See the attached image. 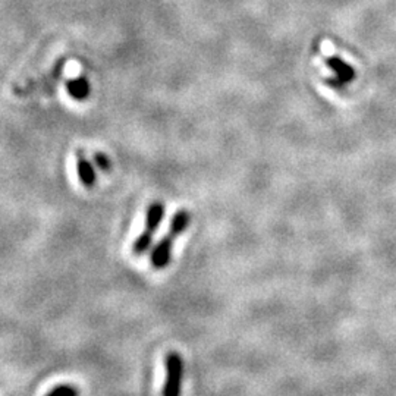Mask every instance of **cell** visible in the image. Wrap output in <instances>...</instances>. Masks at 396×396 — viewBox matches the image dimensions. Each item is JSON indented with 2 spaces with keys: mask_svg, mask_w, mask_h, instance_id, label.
Listing matches in <instances>:
<instances>
[{
  "mask_svg": "<svg viewBox=\"0 0 396 396\" xmlns=\"http://www.w3.org/2000/svg\"><path fill=\"white\" fill-rule=\"evenodd\" d=\"M166 379L163 385V396H181L184 379V359L178 352H169L165 359Z\"/></svg>",
  "mask_w": 396,
  "mask_h": 396,
  "instance_id": "6da1fadb",
  "label": "cell"
},
{
  "mask_svg": "<svg viewBox=\"0 0 396 396\" xmlns=\"http://www.w3.org/2000/svg\"><path fill=\"white\" fill-rule=\"evenodd\" d=\"M173 242L175 238H172L171 235H166L161 238L153 248L151 251V264L154 268L161 270L169 266L171 260H172V251H173Z\"/></svg>",
  "mask_w": 396,
  "mask_h": 396,
  "instance_id": "7a4b0ae2",
  "label": "cell"
},
{
  "mask_svg": "<svg viewBox=\"0 0 396 396\" xmlns=\"http://www.w3.org/2000/svg\"><path fill=\"white\" fill-rule=\"evenodd\" d=\"M326 65L335 72L336 80L340 84H348V82H351L355 78L354 68L349 63H347L345 61H342L340 58H338V56L328 58L326 59Z\"/></svg>",
  "mask_w": 396,
  "mask_h": 396,
  "instance_id": "3957f363",
  "label": "cell"
},
{
  "mask_svg": "<svg viewBox=\"0 0 396 396\" xmlns=\"http://www.w3.org/2000/svg\"><path fill=\"white\" fill-rule=\"evenodd\" d=\"M77 171L81 184L87 188H92L96 182V171L88 159L82 154V151L77 153Z\"/></svg>",
  "mask_w": 396,
  "mask_h": 396,
  "instance_id": "277c9868",
  "label": "cell"
},
{
  "mask_svg": "<svg viewBox=\"0 0 396 396\" xmlns=\"http://www.w3.org/2000/svg\"><path fill=\"white\" fill-rule=\"evenodd\" d=\"M165 218V206L160 202H154L150 204V207L146 211V225H144V230H147L150 233H154L161 221Z\"/></svg>",
  "mask_w": 396,
  "mask_h": 396,
  "instance_id": "5b68a950",
  "label": "cell"
},
{
  "mask_svg": "<svg viewBox=\"0 0 396 396\" xmlns=\"http://www.w3.org/2000/svg\"><path fill=\"white\" fill-rule=\"evenodd\" d=\"M66 89L72 99H75L78 101L85 100L89 96V92H92V87H89V82L85 77H80L75 80H70L66 84Z\"/></svg>",
  "mask_w": 396,
  "mask_h": 396,
  "instance_id": "8992f818",
  "label": "cell"
},
{
  "mask_svg": "<svg viewBox=\"0 0 396 396\" xmlns=\"http://www.w3.org/2000/svg\"><path fill=\"white\" fill-rule=\"evenodd\" d=\"M190 222H191V214L187 210H179L173 216L168 235H171L172 238L176 240L179 235H182V233L187 230V228L190 226Z\"/></svg>",
  "mask_w": 396,
  "mask_h": 396,
  "instance_id": "52a82bcc",
  "label": "cell"
},
{
  "mask_svg": "<svg viewBox=\"0 0 396 396\" xmlns=\"http://www.w3.org/2000/svg\"><path fill=\"white\" fill-rule=\"evenodd\" d=\"M153 235H154V233H150L147 230H142L140 235L137 237V240L134 241V244H132V253L135 256L146 254L147 251L151 248Z\"/></svg>",
  "mask_w": 396,
  "mask_h": 396,
  "instance_id": "ba28073f",
  "label": "cell"
},
{
  "mask_svg": "<svg viewBox=\"0 0 396 396\" xmlns=\"http://www.w3.org/2000/svg\"><path fill=\"white\" fill-rule=\"evenodd\" d=\"M46 396H78V390L74 386L61 385L55 389H51Z\"/></svg>",
  "mask_w": 396,
  "mask_h": 396,
  "instance_id": "9c48e42d",
  "label": "cell"
},
{
  "mask_svg": "<svg viewBox=\"0 0 396 396\" xmlns=\"http://www.w3.org/2000/svg\"><path fill=\"white\" fill-rule=\"evenodd\" d=\"M94 161H96V165L100 168V171L109 172V169H111V160L107 159L106 154H103V153H96V154H94Z\"/></svg>",
  "mask_w": 396,
  "mask_h": 396,
  "instance_id": "30bf717a",
  "label": "cell"
}]
</instances>
